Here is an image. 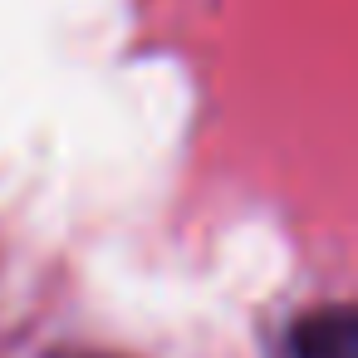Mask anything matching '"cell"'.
<instances>
[{"instance_id":"6da1fadb","label":"cell","mask_w":358,"mask_h":358,"mask_svg":"<svg viewBox=\"0 0 358 358\" xmlns=\"http://www.w3.org/2000/svg\"><path fill=\"white\" fill-rule=\"evenodd\" d=\"M294 358H358V334L348 309L314 314L294 329Z\"/></svg>"},{"instance_id":"7a4b0ae2","label":"cell","mask_w":358,"mask_h":358,"mask_svg":"<svg viewBox=\"0 0 358 358\" xmlns=\"http://www.w3.org/2000/svg\"><path fill=\"white\" fill-rule=\"evenodd\" d=\"M84 358H94V353H84Z\"/></svg>"}]
</instances>
